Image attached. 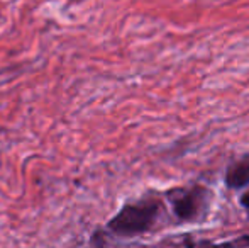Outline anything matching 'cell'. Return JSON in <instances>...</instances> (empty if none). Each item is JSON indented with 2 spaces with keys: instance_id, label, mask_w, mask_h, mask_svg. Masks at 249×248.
<instances>
[{
  "instance_id": "cell-4",
  "label": "cell",
  "mask_w": 249,
  "mask_h": 248,
  "mask_svg": "<svg viewBox=\"0 0 249 248\" xmlns=\"http://www.w3.org/2000/svg\"><path fill=\"white\" fill-rule=\"evenodd\" d=\"M239 202H241V206H243L244 209H248V211H249V189H248L246 192H244L243 195H241Z\"/></svg>"
},
{
  "instance_id": "cell-1",
  "label": "cell",
  "mask_w": 249,
  "mask_h": 248,
  "mask_svg": "<svg viewBox=\"0 0 249 248\" xmlns=\"http://www.w3.org/2000/svg\"><path fill=\"white\" fill-rule=\"evenodd\" d=\"M161 202L154 197L139 199L136 202H127L121 211L108 221L107 228L115 236L132 238V236L144 235L156 226L161 214Z\"/></svg>"
},
{
  "instance_id": "cell-2",
  "label": "cell",
  "mask_w": 249,
  "mask_h": 248,
  "mask_svg": "<svg viewBox=\"0 0 249 248\" xmlns=\"http://www.w3.org/2000/svg\"><path fill=\"white\" fill-rule=\"evenodd\" d=\"M210 191L203 186H192L187 189L168 192V199L173 208V214L183 223H194L207 214L210 204Z\"/></svg>"
},
{
  "instance_id": "cell-3",
  "label": "cell",
  "mask_w": 249,
  "mask_h": 248,
  "mask_svg": "<svg viewBox=\"0 0 249 248\" xmlns=\"http://www.w3.org/2000/svg\"><path fill=\"white\" fill-rule=\"evenodd\" d=\"M226 186L229 189H243L249 186V155L239 158L229 167L226 173Z\"/></svg>"
}]
</instances>
